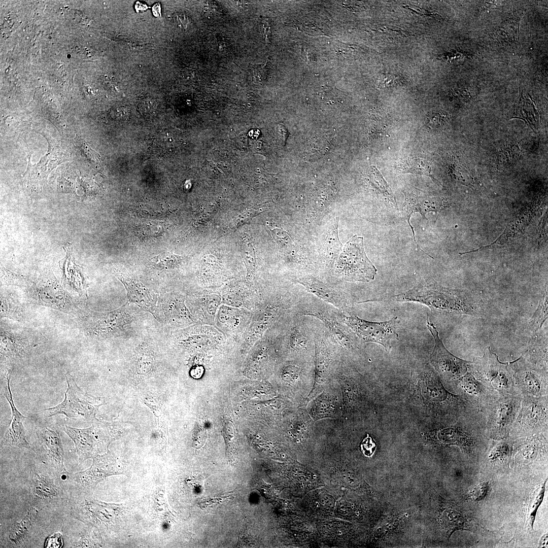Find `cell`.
<instances>
[{
  "label": "cell",
  "instance_id": "obj_1",
  "mask_svg": "<svg viewBox=\"0 0 548 548\" xmlns=\"http://www.w3.org/2000/svg\"><path fill=\"white\" fill-rule=\"evenodd\" d=\"M402 302H415L426 305L431 310L442 314L481 316L482 303L476 296L460 290L450 289L432 281H422L404 292L390 299Z\"/></svg>",
  "mask_w": 548,
  "mask_h": 548
},
{
  "label": "cell",
  "instance_id": "obj_2",
  "mask_svg": "<svg viewBox=\"0 0 548 548\" xmlns=\"http://www.w3.org/2000/svg\"><path fill=\"white\" fill-rule=\"evenodd\" d=\"M26 296L31 303L49 307L70 315L79 317L85 313L80 299L62 287L50 267L29 286Z\"/></svg>",
  "mask_w": 548,
  "mask_h": 548
},
{
  "label": "cell",
  "instance_id": "obj_3",
  "mask_svg": "<svg viewBox=\"0 0 548 548\" xmlns=\"http://www.w3.org/2000/svg\"><path fill=\"white\" fill-rule=\"evenodd\" d=\"M332 266L334 275L348 282H369L377 271L366 256L363 237L356 234L345 244Z\"/></svg>",
  "mask_w": 548,
  "mask_h": 548
},
{
  "label": "cell",
  "instance_id": "obj_4",
  "mask_svg": "<svg viewBox=\"0 0 548 548\" xmlns=\"http://www.w3.org/2000/svg\"><path fill=\"white\" fill-rule=\"evenodd\" d=\"M468 371L500 395L517 394L510 362H501L490 347L467 364Z\"/></svg>",
  "mask_w": 548,
  "mask_h": 548
},
{
  "label": "cell",
  "instance_id": "obj_5",
  "mask_svg": "<svg viewBox=\"0 0 548 548\" xmlns=\"http://www.w3.org/2000/svg\"><path fill=\"white\" fill-rule=\"evenodd\" d=\"M518 394L499 395L484 412L486 418L487 436L493 439L509 436L511 427L521 405Z\"/></svg>",
  "mask_w": 548,
  "mask_h": 548
},
{
  "label": "cell",
  "instance_id": "obj_6",
  "mask_svg": "<svg viewBox=\"0 0 548 548\" xmlns=\"http://www.w3.org/2000/svg\"><path fill=\"white\" fill-rule=\"evenodd\" d=\"M314 342V383L301 406L304 408L311 400L333 381L334 372L339 364L338 350L325 335L315 337Z\"/></svg>",
  "mask_w": 548,
  "mask_h": 548
},
{
  "label": "cell",
  "instance_id": "obj_7",
  "mask_svg": "<svg viewBox=\"0 0 548 548\" xmlns=\"http://www.w3.org/2000/svg\"><path fill=\"white\" fill-rule=\"evenodd\" d=\"M340 322L348 326L363 341L375 342L384 347L386 352L391 350V341L398 340L397 329L400 323L397 317L384 322H372L355 315L339 314Z\"/></svg>",
  "mask_w": 548,
  "mask_h": 548
},
{
  "label": "cell",
  "instance_id": "obj_8",
  "mask_svg": "<svg viewBox=\"0 0 548 548\" xmlns=\"http://www.w3.org/2000/svg\"><path fill=\"white\" fill-rule=\"evenodd\" d=\"M510 363L516 390L522 399L548 396L547 370L529 362L522 356Z\"/></svg>",
  "mask_w": 548,
  "mask_h": 548
},
{
  "label": "cell",
  "instance_id": "obj_9",
  "mask_svg": "<svg viewBox=\"0 0 548 548\" xmlns=\"http://www.w3.org/2000/svg\"><path fill=\"white\" fill-rule=\"evenodd\" d=\"M547 427L548 396L534 399H522L509 435L526 436L547 433Z\"/></svg>",
  "mask_w": 548,
  "mask_h": 548
},
{
  "label": "cell",
  "instance_id": "obj_10",
  "mask_svg": "<svg viewBox=\"0 0 548 548\" xmlns=\"http://www.w3.org/2000/svg\"><path fill=\"white\" fill-rule=\"evenodd\" d=\"M67 388L63 401L43 410L48 417L63 414L69 418L89 420L93 416L96 405L94 398L84 392L69 373L65 374Z\"/></svg>",
  "mask_w": 548,
  "mask_h": 548
},
{
  "label": "cell",
  "instance_id": "obj_11",
  "mask_svg": "<svg viewBox=\"0 0 548 548\" xmlns=\"http://www.w3.org/2000/svg\"><path fill=\"white\" fill-rule=\"evenodd\" d=\"M427 326L432 335L435 346L430 355V362L442 380L449 385L456 382L468 372V361L463 360L451 353L444 347L440 338L438 332L431 321L426 317Z\"/></svg>",
  "mask_w": 548,
  "mask_h": 548
},
{
  "label": "cell",
  "instance_id": "obj_12",
  "mask_svg": "<svg viewBox=\"0 0 548 548\" xmlns=\"http://www.w3.org/2000/svg\"><path fill=\"white\" fill-rule=\"evenodd\" d=\"M127 321L124 317V307H122L110 312L84 313L78 317V323L87 336L105 338L116 335Z\"/></svg>",
  "mask_w": 548,
  "mask_h": 548
},
{
  "label": "cell",
  "instance_id": "obj_13",
  "mask_svg": "<svg viewBox=\"0 0 548 548\" xmlns=\"http://www.w3.org/2000/svg\"><path fill=\"white\" fill-rule=\"evenodd\" d=\"M280 376L289 388L293 401L300 407L314 383V368L309 360L292 359L288 362L282 368Z\"/></svg>",
  "mask_w": 548,
  "mask_h": 548
},
{
  "label": "cell",
  "instance_id": "obj_14",
  "mask_svg": "<svg viewBox=\"0 0 548 548\" xmlns=\"http://www.w3.org/2000/svg\"><path fill=\"white\" fill-rule=\"evenodd\" d=\"M14 369V364H1V382L3 393L8 401L12 410V419L1 440V446H11L30 449L27 440L23 421L26 417L16 408L13 399L10 388V380Z\"/></svg>",
  "mask_w": 548,
  "mask_h": 548
},
{
  "label": "cell",
  "instance_id": "obj_15",
  "mask_svg": "<svg viewBox=\"0 0 548 548\" xmlns=\"http://www.w3.org/2000/svg\"><path fill=\"white\" fill-rule=\"evenodd\" d=\"M448 386L483 413L500 395L468 371Z\"/></svg>",
  "mask_w": 548,
  "mask_h": 548
},
{
  "label": "cell",
  "instance_id": "obj_16",
  "mask_svg": "<svg viewBox=\"0 0 548 548\" xmlns=\"http://www.w3.org/2000/svg\"><path fill=\"white\" fill-rule=\"evenodd\" d=\"M339 389L333 380L308 402L305 408L315 422L325 418L337 419L342 415V399Z\"/></svg>",
  "mask_w": 548,
  "mask_h": 548
},
{
  "label": "cell",
  "instance_id": "obj_17",
  "mask_svg": "<svg viewBox=\"0 0 548 548\" xmlns=\"http://www.w3.org/2000/svg\"><path fill=\"white\" fill-rule=\"evenodd\" d=\"M404 193L405 199L402 204V211L412 229L414 241L419 249L430 256L418 244L416 240L414 228L410 223V219L413 214L415 213H419L423 218L426 219V214L427 213L440 211L443 207L442 201L440 198L434 196L429 192L415 187L406 189Z\"/></svg>",
  "mask_w": 548,
  "mask_h": 548
},
{
  "label": "cell",
  "instance_id": "obj_18",
  "mask_svg": "<svg viewBox=\"0 0 548 548\" xmlns=\"http://www.w3.org/2000/svg\"><path fill=\"white\" fill-rule=\"evenodd\" d=\"M114 273L124 286L129 301L154 315L157 296L141 282L116 268Z\"/></svg>",
  "mask_w": 548,
  "mask_h": 548
},
{
  "label": "cell",
  "instance_id": "obj_19",
  "mask_svg": "<svg viewBox=\"0 0 548 548\" xmlns=\"http://www.w3.org/2000/svg\"><path fill=\"white\" fill-rule=\"evenodd\" d=\"M286 347L293 359L308 360L312 356L314 344L306 327L302 323L295 322L290 328L286 339Z\"/></svg>",
  "mask_w": 548,
  "mask_h": 548
},
{
  "label": "cell",
  "instance_id": "obj_20",
  "mask_svg": "<svg viewBox=\"0 0 548 548\" xmlns=\"http://www.w3.org/2000/svg\"><path fill=\"white\" fill-rule=\"evenodd\" d=\"M297 282L309 292L341 311L345 312L348 308L349 302L345 295L322 281L306 276L298 278Z\"/></svg>",
  "mask_w": 548,
  "mask_h": 548
},
{
  "label": "cell",
  "instance_id": "obj_21",
  "mask_svg": "<svg viewBox=\"0 0 548 548\" xmlns=\"http://www.w3.org/2000/svg\"><path fill=\"white\" fill-rule=\"evenodd\" d=\"M39 443L44 454L63 474L67 473L64 464V452L59 432L44 427L37 432Z\"/></svg>",
  "mask_w": 548,
  "mask_h": 548
},
{
  "label": "cell",
  "instance_id": "obj_22",
  "mask_svg": "<svg viewBox=\"0 0 548 548\" xmlns=\"http://www.w3.org/2000/svg\"><path fill=\"white\" fill-rule=\"evenodd\" d=\"M29 347L26 339L22 335L1 327V361H13L22 357Z\"/></svg>",
  "mask_w": 548,
  "mask_h": 548
},
{
  "label": "cell",
  "instance_id": "obj_23",
  "mask_svg": "<svg viewBox=\"0 0 548 548\" xmlns=\"http://www.w3.org/2000/svg\"><path fill=\"white\" fill-rule=\"evenodd\" d=\"M303 313L305 315L315 317L321 321L328 329L333 340L342 348L348 350H352L354 349V345L351 337L340 325L339 321L336 320L320 310H307L304 311Z\"/></svg>",
  "mask_w": 548,
  "mask_h": 548
},
{
  "label": "cell",
  "instance_id": "obj_24",
  "mask_svg": "<svg viewBox=\"0 0 548 548\" xmlns=\"http://www.w3.org/2000/svg\"><path fill=\"white\" fill-rule=\"evenodd\" d=\"M314 422L305 408L296 406L288 422V432L299 443L310 434Z\"/></svg>",
  "mask_w": 548,
  "mask_h": 548
},
{
  "label": "cell",
  "instance_id": "obj_25",
  "mask_svg": "<svg viewBox=\"0 0 548 548\" xmlns=\"http://www.w3.org/2000/svg\"><path fill=\"white\" fill-rule=\"evenodd\" d=\"M60 262V266L63 271L62 282L70 285L80 297L88 298L87 285L83 268L76 265L74 261L66 260Z\"/></svg>",
  "mask_w": 548,
  "mask_h": 548
},
{
  "label": "cell",
  "instance_id": "obj_26",
  "mask_svg": "<svg viewBox=\"0 0 548 548\" xmlns=\"http://www.w3.org/2000/svg\"><path fill=\"white\" fill-rule=\"evenodd\" d=\"M1 318L24 322L26 316L22 305L13 293L1 290Z\"/></svg>",
  "mask_w": 548,
  "mask_h": 548
},
{
  "label": "cell",
  "instance_id": "obj_27",
  "mask_svg": "<svg viewBox=\"0 0 548 548\" xmlns=\"http://www.w3.org/2000/svg\"><path fill=\"white\" fill-rule=\"evenodd\" d=\"M38 510L34 507H30L27 513L19 522L15 523L11 528L9 539L14 544L22 543L27 537L33 524L36 520Z\"/></svg>",
  "mask_w": 548,
  "mask_h": 548
},
{
  "label": "cell",
  "instance_id": "obj_28",
  "mask_svg": "<svg viewBox=\"0 0 548 548\" xmlns=\"http://www.w3.org/2000/svg\"><path fill=\"white\" fill-rule=\"evenodd\" d=\"M33 495L40 499L51 500L59 495V490L51 478L41 473H36L31 486Z\"/></svg>",
  "mask_w": 548,
  "mask_h": 548
},
{
  "label": "cell",
  "instance_id": "obj_29",
  "mask_svg": "<svg viewBox=\"0 0 548 548\" xmlns=\"http://www.w3.org/2000/svg\"><path fill=\"white\" fill-rule=\"evenodd\" d=\"M338 220L335 219L330 225L324 241L326 256L329 263H333L342 250V244L338 235Z\"/></svg>",
  "mask_w": 548,
  "mask_h": 548
},
{
  "label": "cell",
  "instance_id": "obj_30",
  "mask_svg": "<svg viewBox=\"0 0 548 548\" xmlns=\"http://www.w3.org/2000/svg\"><path fill=\"white\" fill-rule=\"evenodd\" d=\"M399 170L403 173L428 176L434 180L431 173L429 162L423 158H413L404 161L398 166Z\"/></svg>",
  "mask_w": 548,
  "mask_h": 548
},
{
  "label": "cell",
  "instance_id": "obj_31",
  "mask_svg": "<svg viewBox=\"0 0 548 548\" xmlns=\"http://www.w3.org/2000/svg\"><path fill=\"white\" fill-rule=\"evenodd\" d=\"M370 177L372 185L379 193L386 200L390 202L392 206L397 208L396 202L387 183L376 168L372 169Z\"/></svg>",
  "mask_w": 548,
  "mask_h": 548
},
{
  "label": "cell",
  "instance_id": "obj_32",
  "mask_svg": "<svg viewBox=\"0 0 548 548\" xmlns=\"http://www.w3.org/2000/svg\"><path fill=\"white\" fill-rule=\"evenodd\" d=\"M547 317V291L544 293L539 301L537 310L534 312L530 321L529 328L533 332H537L541 328Z\"/></svg>",
  "mask_w": 548,
  "mask_h": 548
},
{
  "label": "cell",
  "instance_id": "obj_33",
  "mask_svg": "<svg viewBox=\"0 0 548 548\" xmlns=\"http://www.w3.org/2000/svg\"><path fill=\"white\" fill-rule=\"evenodd\" d=\"M31 282L24 276L14 273L1 264V286L12 285L18 287L30 286Z\"/></svg>",
  "mask_w": 548,
  "mask_h": 548
},
{
  "label": "cell",
  "instance_id": "obj_34",
  "mask_svg": "<svg viewBox=\"0 0 548 548\" xmlns=\"http://www.w3.org/2000/svg\"><path fill=\"white\" fill-rule=\"evenodd\" d=\"M151 261L153 266L157 268L170 269L178 265L181 261V257L165 252L154 257Z\"/></svg>",
  "mask_w": 548,
  "mask_h": 548
},
{
  "label": "cell",
  "instance_id": "obj_35",
  "mask_svg": "<svg viewBox=\"0 0 548 548\" xmlns=\"http://www.w3.org/2000/svg\"><path fill=\"white\" fill-rule=\"evenodd\" d=\"M547 479L544 481L543 484L541 486L540 488L537 489V490L534 493L533 497H532L529 507L528 512V522L530 527L533 529L534 521L535 519L536 515L538 508L541 504L543 497L544 495V492L545 491V484L546 483Z\"/></svg>",
  "mask_w": 548,
  "mask_h": 548
},
{
  "label": "cell",
  "instance_id": "obj_36",
  "mask_svg": "<svg viewBox=\"0 0 548 548\" xmlns=\"http://www.w3.org/2000/svg\"><path fill=\"white\" fill-rule=\"evenodd\" d=\"M173 139V131L169 129L165 128L157 134L153 145L160 152H166L174 148Z\"/></svg>",
  "mask_w": 548,
  "mask_h": 548
},
{
  "label": "cell",
  "instance_id": "obj_37",
  "mask_svg": "<svg viewBox=\"0 0 548 548\" xmlns=\"http://www.w3.org/2000/svg\"><path fill=\"white\" fill-rule=\"evenodd\" d=\"M223 435L226 444V452L229 460L233 461L235 453V433L233 426L230 423L225 424Z\"/></svg>",
  "mask_w": 548,
  "mask_h": 548
},
{
  "label": "cell",
  "instance_id": "obj_38",
  "mask_svg": "<svg viewBox=\"0 0 548 548\" xmlns=\"http://www.w3.org/2000/svg\"><path fill=\"white\" fill-rule=\"evenodd\" d=\"M259 213V211L256 210L244 211L238 216L235 217L234 219L231 222L229 226L231 229H234L235 227L250 222L252 218Z\"/></svg>",
  "mask_w": 548,
  "mask_h": 548
},
{
  "label": "cell",
  "instance_id": "obj_39",
  "mask_svg": "<svg viewBox=\"0 0 548 548\" xmlns=\"http://www.w3.org/2000/svg\"><path fill=\"white\" fill-rule=\"evenodd\" d=\"M488 483H482L475 487L473 489L469 492L468 497L473 501H481L486 497L488 493Z\"/></svg>",
  "mask_w": 548,
  "mask_h": 548
},
{
  "label": "cell",
  "instance_id": "obj_40",
  "mask_svg": "<svg viewBox=\"0 0 548 548\" xmlns=\"http://www.w3.org/2000/svg\"><path fill=\"white\" fill-rule=\"evenodd\" d=\"M266 63L265 64L251 65L250 69L253 80L257 82H261L265 80L266 75Z\"/></svg>",
  "mask_w": 548,
  "mask_h": 548
},
{
  "label": "cell",
  "instance_id": "obj_41",
  "mask_svg": "<svg viewBox=\"0 0 548 548\" xmlns=\"http://www.w3.org/2000/svg\"><path fill=\"white\" fill-rule=\"evenodd\" d=\"M63 545L62 535L59 532L54 533L48 537L45 542V547H61Z\"/></svg>",
  "mask_w": 548,
  "mask_h": 548
},
{
  "label": "cell",
  "instance_id": "obj_42",
  "mask_svg": "<svg viewBox=\"0 0 548 548\" xmlns=\"http://www.w3.org/2000/svg\"><path fill=\"white\" fill-rule=\"evenodd\" d=\"M375 443L372 439L367 435L361 443L362 452L367 456H370L375 449Z\"/></svg>",
  "mask_w": 548,
  "mask_h": 548
},
{
  "label": "cell",
  "instance_id": "obj_43",
  "mask_svg": "<svg viewBox=\"0 0 548 548\" xmlns=\"http://www.w3.org/2000/svg\"><path fill=\"white\" fill-rule=\"evenodd\" d=\"M203 373V369L201 366L194 367L190 372L191 375L194 379L200 378Z\"/></svg>",
  "mask_w": 548,
  "mask_h": 548
},
{
  "label": "cell",
  "instance_id": "obj_44",
  "mask_svg": "<svg viewBox=\"0 0 548 548\" xmlns=\"http://www.w3.org/2000/svg\"><path fill=\"white\" fill-rule=\"evenodd\" d=\"M135 9L137 12H142L146 11L148 9V7L145 3L142 2H136L135 4Z\"/></svg>",
  "mask_w": 548,
  "mask_h": 548
},
{
  "label": "cell",
  "instance_id": "obj_45",
  "mask_svg": "<svg viewBox=\"0 0 548 548\" xmlns=\"http://www.w3.org/2000/svg\"><path fill=\"white\" fill-rule=\"evenodd\" d=\"M161 6L159 3H156L152 7V13L156 17H159L161 15Z\"/></svg>",
  "mask_w": 548,
  "mask_h": 548
},
{
  "label": "cell",
  "instance_id": "obj_46",
  "mask_svg": "<svg viewBox=\"0 0 548 548\" xmlns=\"http://www.w3.org/2000/svg\"><path fill=\"white\" fill-rule=\"evenodd\" d=\"M263 26L264 29L265 30L264 33L265 40H266V41H267L268 39V32H269L268 23L267 22H264Z\"/></svg>",
  "mask_w": 548,
  "mask_h": 548
},
{
  "label": "cell",
  "instance_id": "obj_47",
  "mask_svg": "<svg viewBox=\"0 0 548 548\" xmlns=\"http://www.w3.org/2000/svg\"><path fill=\"white\" fill-rule=\"evenodd\" d=\"M547 540V534H545L541 539L540 541V546L541 547H545L546 545Z\"/></svg>",
  "mask_w": 548,
  "mask_h": 548
}]
</instances>
